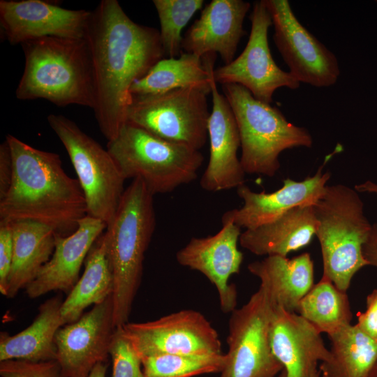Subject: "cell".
I'll return each mask as SVG.
<instances>
[{
  "label": "cell",
  "instance_id": "cell-13",
  "mask_svg": "<svg viewBox=\"0 0 377 377\" xmlns=\"http://www.w3.org/2000/svg\"><path fill=\"white\" fill-rule=\"evenodd\" d=\"M140 358L162 354L222 353L219 334L199 311L181 310L121 326Z\"/></svg>",
  "mask_w": 377,
  "mask_h": 377
},
{
  "label": "cell",
  "instance_id": "cell-35",
  "mask_svg": "<svg viewBox=\"0 0 377 377\" xmlns=\"http://www.w3.org/2000/svg\"><path fill=\"white\" fill-rule=\"evenodd\" d=\"M356 325L368 336L377 341V288L366 298V310L359 313Z\"/></svg>",
  "mask_w": 377,
  "mask_h": 377
},
{
  "label": "cell",
  "instance_id": "cell-3",
  "mask_svg": "<svg viewBox=\"0 0 377 377\" xmlns=\"http://www.w3.org/2000/svg\"><path fill=\"white\" fill-rule=\"evenodd\" d=\"M24 68L15 91L19 100L45 99L59 106L94 110L93 68L84 38L44 37L21 44Z\"/></svg>",
  "mask_w": 377,
  "mask_h": 377
},
{
  "label": "cell",
  "instance_id": "cell-19",
  "mask_svg": "<svg viewBox=\"0 0 377 377\" xmlns=\"http://www.w3.org/2000/svg\"><path fill=\"white\" fill-rule=\"evenodd\" d=\"M272 351L288 377H320L318 363L330 356L321 333L296 312L275 304L269 327Z\"/></svg>",
  "mask_w": 377,
  "mask_h": 377
},
{
  "label": "cell",
  "instance_id": "cell-24",
  "mask_svg": "<svg viewBox=\"0 0 377 377\" xmlns=\"http://www.w3.org/2000/svg\"><path fill=\"white\" fill-rule=\"evenodd\" d=\"M61 296L43 302L32 323L20 332L0 333V362L20 360L40 362L57 360L55 337L64 325L61 316Z\"/></svg>",
  "mask_w": 377,
  "mask_h": 377
},
{
  "label": "cell",
  "instance_id": "cell-27",
  "mask_svg": "<svg viewBox=\"0 0 377 377\" xmlns=\"http://www.w3.org/2000/svg\"><path fill=\"white\" fill-rule=\"evenodd\" d=\"M330 357L320 363L323 377H366L377 362V341L356 324L328 335Z\"/></svg>",
  "mask_w": 377,
  "mask_h": 377
},
{
  "label": "cell",
  "instance_id": "cell-22",
  "mask_svg": "<svg viewBox=\"0 0 377 377\" xmlns=\"http://www.w3.org/2000/svg\"><path fill=\"white\" fill-rule=\"evenodd\" d=\"M313 205L295 207L277 219L242 232L239 244L257 256L286 257L308 246L316 236Z\"/></svg>",
  "mask_w": 377,
  "mask_h": 377
},
{
  "label": "cell",
  "instance_id": "cell-2",
  "mask_svg": "<svg viewBox=\"0 0 377 377\" xmlns=\"http://www.w3.org/2000/svg\"><path fill=\"white\" fill-rule=\"evenodd\" d=\"M13 177L0 199V221L29 220L52 228L57 234L74 232L87 215L77 179L67 175L59 154L40 150L8 134Z\"/></svg>",
  "mask_w": 377,
  "mask_h": 377
},
{
  "label": "cell",
  "instance_id": "cell-14",
  "mask_svg": "<svg viewBox=\"0 0 377 377\" xmlns=\"http://www.w3.org/2000/svg\"><path fill=\"white\" fill-rule=\"evenodd\" d=\"M116 329L112 295L76 321L62 326L55 344L63 374L66 377H88L97 364L107 362Z\"/></svg>",
  "mask_w": 377,
  "mask_h": 377
},
{
  "label": "cell",
  "instance_id": "cell-9",
  "mask_svg": "<svg viewBox=\"0 0 377 377\" xmlns=\"http://www.w3.org/2000/svg\"><path fill=\"white\" fill-rule=\"evenodd\" d=\"M208 94L198 88L186 87L132 96L127 122L165 140L199 150L208 137Z\"/></svg>",
  "mask_w": 377,
  "mask_h": 377
},
{
  "label": "cell",
  "instance_id": "cell-17",
  "mask_svg": "<svg viewBox=\"0 0 377 377\" xmlns=\"http://www.w3.org/2000/svg\"><path fill=\"white\" fill-rule=\"evenodd\" d=\"M90 14L42 0L0 1L1 29L11 45L49 36L83 39Z\"/></svg>",
  "mask_w": 377,
  "mask_h": 377
},
{
  "label": "cell",
  "instance_id": "cell-38",
  "mask_svg": "<svg viewBox=\"0 0 377 377\" xmlns=\"http://www.w3.org/2000/svg\"><path fill=\"white\" fill-rule=\"evenodd\" d=\"M354 188L358 193H366L377 195V182L371 180H367L356 184Z\"/></svg>",
  "mask_w": 377,
  "mask_h": 377
},
{
  "label": "cell",
  "instance_id": "cell-7",
  "mask_svg": "<svg viewBox=\"0 0 377 377\" xmlns=\"http://www.w3.org/2000/svg\"><path fill=\"white\" fill-rule=\"evenodd\" d=\"M106 149L126 179H140L154 195L194 181L204 159L199 150L161 139L129 122L108 141Z\"/></svg>",
  "mask_w": 377,
  "mask_h": 377
},
{
  "label": "cell",
  "instance_id": "cell-31",
  "mask_svg": "<svg viewBox=\"0 0 377 377\" xmlns=\"http://www.w3.org/2000/svg\"><path fill=\"white\" fill-rule=\"evenodd\" d=\"M161 29V43L165 56L179 57L183 52L182 31L195 13L200 10L203 0H154Z\"/></svg>",
  "mask_w": 377,
  "mask_h": 377
},
{
  "label": "cell",
  "instance_id": "cell-36",
  "mask_svg": "<svg viewBox=\"0 0 377 377\" xmlns=\"http://www.w3.org/2000/svg\"><path fill=\"white\" fill-rule=\"evenodd\" d=\"M13 177V162L10 149L5 140L0 145V199L8 192Z\"/></svg>",
  "mask_w": 377,
  "mask_h": 377
},
{
  "label": "cell",
  "instance_id": "cell-39",
  "mask_svg": "<svg viewBox=\"0 0 377 377\" xmlns=\"http://www.w3.org/2000/svg\"><path fill=\"white\" fill-rule=\"evenodd\" d=\"M107 369V362H100L94 367L88 377H105Z\"/></svg>",
  "mask_w": 377,
  "mask_h": 377
},
{
  "label": "cell",
  "instance_id": "cell-18",
  "mask_svg": "<svg viewBox=\"0 0 377 377\" xmlns=\"http://www.w3.org/2000/svg\"><path fill=\"white\" fill-rule=\"evenodd\" d=\"M331 156L313 176L302 181L287 178L274 192H255L245 184L239 186L237 193L243 201L242 207L226 212L221 219L230 220L241 228L252 229L277 219L295 207L313 205L323 194L331 177L330 172H323Z\"/></svg>",
  "mask_w": 377,
  "mask_h": 377
},
{
  "label": "cell",
  "instance_id": "cell-11",
  "mask_svg": "<svg viewBox=\"0 0 377 377\" xmlns=\"http://www.w3.org/2000/svg\"><path fill=\"white\" fill-rule=\"evenodd\" d=\"M249 19L251 34L244 50L230 64L214 68L213 76L216 83L240 84L256 99L270 104L276 89H296L300 83L280 68L272 56L268 30L272 21L265 0L253 3Z\"/></svg>",
  "mask_w": 377,
  "mask_h": 377
},
{
  "label": "cell",
  "instance_id": "cell-40",
  "mask_svg": "<svg viewBox=\"0 0 377 377\" xmlns=\"http://www.w3.org/2000/svg\"><path fill=\"white\" fill-rule=\"evenodd\" d=\"M366 377H377V362L374 364Z\"/></svg>",
  "mask_w": 377,
  "mask_h": 377
},
{
  "label": "cell",
  "instance_id": "cell-10",
  "mask_svg": "<svg viewBox=\"0 0 377 377\" xmlns=\"http://www.w3.org/2000/svg\"><path fill=\"white\" fill-rule=\"evenodd\" d=\"M275 303L260 284L247 302L235 309L228 323V352L219 377H277L282 364L274 355L269 327Z\"/></svg>",
  "mask_w": 377,
  "mask_h": 377
},
{
  "label": "cell",
  "instance_id": "cell-12",
  "mask_svg": "<svg viewBox=\"0 0 377 377\" xmlns=\"http://www.w3.org/2000/svg\"><path fill=\"white\" fill-rule=\"evenodd\" d=\"M277 50L300 83L316 87L334 85L340 75L335 54L298 20L287 0H265Z\"/></svg>",
  "mask_w": 377,
  "mask_h": 377
},
{
  "label": "cell",
  "instance_id": "cell-41",
  "mask_svg": "<svg viewBox=\"0 0 377 377\" xmlns=\"http://www.w3.org/2000/svg\"><path fill=\"white\" fill-rule=\"evenodd\" d=\"M277 377H288L286 372L283 369Z\"/></svg>",
  "mask_w": 377,
  "mask_h": 377
},
{
  "label": "cell",
  "instance_id": "cell-8",
  "mask_svg": "<svg viewBox=\"0 0 377 377\" xmlns=\"http://www.w3.org/2000/svg\"><path fill=\"white\" fill-rule=\"evenodd\" d=\"M47 122L61 142L83 191L87 215L109 226L124 195L126 179L107 149L85 133L74 121L51 114Z\"/></svg>",
  "mask_w": 377,
  "mask_h": 377
},
{
  "label": "cell",
  "instance_id": "cell-34",
  "mask_svg": "<svg viewBox=\"0 0 377 377\" xmlns=\"http://www.w3.org/2000/svg\"><path fill=\"white\" fill-rule=\"evenodd\" d=\"M13 256L11 222L0 221V292L6 296L8 276Z\"/></svg>",
  "mask_w": 377,
  "mask_h": 377
},
{
  "label": "cell",
  "instance_id": "cell-33",
  "mask_svg": "<svg viewBox=\"0 0 377 377\" xmlns=\"http://www.w3.org/2000/svg\"><path fill=\"white\" fill-rule=\"evenodd\" d=\"M1 377H66L57 360L31 362L10 360L0 362Z\"/></svg>",
  "mask_w": 377,
  "mask_h": 377
},
{
  "label": "cell",
  "instance_id": "cell-16",
  "mask_svg": "<svg viewBox=\"0 0 377 377\" xmlns=\"http://www.w3.org/2000/svg\"><path fill=\"white\" fill-rule=\"evenodd\" d=\"M222 228L215 235L193 237L176 253L177 263L198 271L216 287L221 311L232 313L237 306V292L230 277L238 274L243 253L238 249L241 228L221 219Z\"/></svg>",
  "mask_w": 377,
  "mask_h": 377
},
{
  "label": "cell",
  "instance_id": "cell-32",
  "mask_svg": "<svg viewBox=\"0 0 377 377\" xmlns=\"http://www.w3.org/2000/svg\"><path fill=\"white\" fill-rule=\"evenodd\" d=\"M112 377H145L142 360L121 327H117L110 350Z\"/></svg>",
  "mask_w": 377,
  "mask_h": 377
},
{
  "label": "cell",
  "instance_id": "cell-15",
  "mask_svg": "<svg viewBox=\"0 0 377 377\" xmlns=\"http://www.w3.org/2000/svg\"><path fill=\"white\" fill-rule=\"evenodd\" d=\"M216 57L208 54L202 57L210 73L212 109L207 125L209 158L200 184L202 189L212 192L237 188L244 184L246 174L237 156L241 142L235 116L214 79Z\"/></svg>",
  "mask_w": 377,
  "mask_h": 377
},
{
  "label": "cell",
  "instance_id": "cell-5",
  "mask_svg": "<svg viewBox=\"0 0 377 377\" xmlns=\"http://www.w3.org/2000/svg\"><path fill=\"white\" fill-rule=\"evenodd\" d=\"M323 277L346 292L355 274L368 266L362 248L371 229L359 193L343 184L327 186L313 205Z\"/></svg>",
  "mask_w": 377,
  "mask_h": 377
},
{
  "label": "cell",
  "instance_id": "cell-37",
  "mask_svg": "<svg viewBox=\"0 0 377 377\" xmlns=\"http://www.w3.org/2000/svg\"><path fill=\"white\" fill-rule=\"evenodd\" d=\"M362 253L369 266L377 268V214L376 222L372 224L369 235L363 245Z\"/></svg>",
  "mask_w": 377,
  "mask_h": 377
},
{
  "label": "cell",
  "instance_id": "cell-30",
  "mask_svg": "<svg viewBox=\"0 0 377 377\" xmlns=\"http://www.w3.org/2000/svg\"><path fill=\"white\" fill-rule=\"evenodd\" d=\"M226 359L223 353L162 354L141 360L145 377H193L221 373Z\"/></svg>",
  "mask_w": 377,
  "mask_h": 377
},
{
  "label": "cell",
  "instance_id": "cell-1",
  "mask_svg": "<svg viewBox=\"0 0 377 377\" xmlns=\"http://www.w3.org/2000/svg\"><path fill=\"white\" fill-rule=\"evenodd\" d=\"M84 39L93 68L95 117L109 141L127 122L132 84L165 56L160 34L133 21L117 0H102L91 11Z\"/></svg>",
  "mask_w": 377,
  "mask_h": 377
},
{
  "label": "cell",
  "instance_id": "cell-26",
  "mask_svg": "<svg viewBox=\"0 0 377 377\" xmlns=\"http://www.w3.org/2000/svg\"><path fill=\"white\" fill-rule=\"evenodd\" d=\"M114 279L107 237L103 234L90 249L84 269L61 306L64 325L78 320L84 311L112 295Z\"/></svg>",
  "mask_w": 377,
  "mask_h": 377
},
{
  "label": "cell",
  "instance_id": "cell-20",
  "mask_svg": "<svg viewBox=\"0 0 377 377\" xmlns=\"http://www.w3.org/2000/svg\"><path fill=\"white\" fill-rule=\"evenodd\" d=\"M106 228L105 222L87 215L72 234H56L54 252L24 288L27 295L34 299L55 290L68 293L80 279V269L90 249Z\"/></svg>",
  "mask_w": 377,
  "mask_h": 377
},
{
  "label": "cell",
  "instance_id": "cell-25",
  "mask_svg": "<svg viewBox=\"0 0 377 377\" xmlns=\"http://www.w3.org/2000/svg\"><path fill=\"white\" fill-rule=\"evenodd\" d=\"M13 256L6 296L14 297L37 276L51 258L55 246V230L29 220L11 221Z\"/></svg>",
  "mask_w": 377,
  "mask_h": 377
},
{
  "label": "cell",
  "instance_id": "cell-21",
  "mask_svg": "<svg viewBox=\"0 0 377 377\" xmlns=\"http://www.w3.org/2000/svg\"><path fill=\"white\" fill-rule=\"evenodd\" d=\"M250 6L242 0H212L184 34L183 50L201 58L219 53L224 64H230L246 34L243 23Z\"/></svg>",
  "mask_w": 377,
  "mask_h": 377
},
{
  "label": "cell",
  "instance_id": "cell-28",
  "mask_svg": "<svg viewBox=\"0 0 377 377\" xmlns=\"http://www.w3.org/2000/svg\"><path fill=\"white\" fill-rule=\"evenodd\" d=\"M209 71L198 55L182 52L177 58H163L158 61L142 78L131 86V96H147L171 90L193 87L209 94Z\"/></svg>",
  "mask_w": 377,
  "mask_h": 377
},
{
  "label": "cell",
  "instance_id": "cell-6",
  "mask_svg": "<svg viewBox=\"0 0 377 377\" xmlns=\"http://www.w3.org/2000/svg\"><path fill=\"white\" fill-rule=\"evenodd\" d=\"M223 86L237 125L245 173L274 177L280 168V154L295 147L310 148L309 131L289 122L282 112L256 98L237 84Z\"/></svg>",
  "mask_w": 377,
  "mask_h": 377
},
{
  "label": "cell",
  "instance_id": "cell-4",
  "mask_svg": "<svg viewBox=\"0 0 377 377\" xmlns=\"http://www.w3.org/2000/svg\"><path fill=\"white\" fill-rule=\"evenodd\" d=\"M153 197L140 179H133L105 232L114 279L113 317L117 327L128 322L140 285L145 253L156 228Z\"/></svg>",
  "mask_w": 377,
  "mask_h": 377
},
{
  "label": "cell",
  "instance_id": "cell-23",
  "mask_svg": "<svg viewBox=\"0 0 377 377\" xmlns=\"http://www.w3.org/2000/svg\"><path fill=\"white\" fill-rule=\"evenodd\" d=\"M248 269L265 286L276 305L296 312L302 297L314 285V266L311 255L293 258L269 256L248 265Z\"/></svg>",
  "mask_w": 377,
  "mask_h": 377
},
{
  "label": "cell",
  "instance_id": "cell-29",
  "mask_svg": "<svg viewBox=\"0 0 377 377\" xmlns=\"http://www.w3.org/2000/svg\"><path fill=\"white\" fill-rule=\"evenodd\" d=\"M297 313L327 336L351 324L353 319L346 292L323 276L300 300Z\"/></svg>",
  "mask_w": 377,
  "mask_h": 377
}]
</instances>
